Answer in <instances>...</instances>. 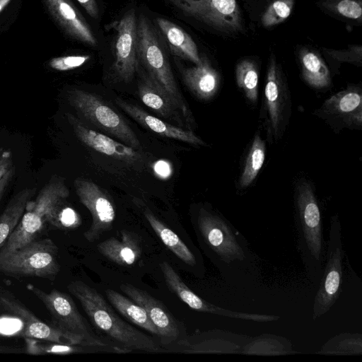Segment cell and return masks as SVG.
Wrapping results in <instances>:
<instances>
[{"instance_id":"cell-1","label":"cell","mask_w":362,"mask_h":362,"mask_svg":"<svg viewBox=\"0 0 362 362\" xmlns=\"http://www.w3.org/2000/svg\"><path fill=\"white\" fill-rule=\"evenodd\" d=\"M197 226L206 251L230 285L245 288L259 282L261 259L229 221L214 210L201 207Z\"/></svg>"},{"instance_id":"cell-2","label":"cell","mask_w":362,"mask_h":362,"mask_svg":"<svg viewBox=\"0 0 362 362\" xmlns=\"http://www.w3.org/2000/svg\"><path fill=\"white\" fill-rule=\"evenodd\" d=\"M296 245L308 280L318 284L322 274L327 243L321 211L313 185L299 180L294 193Z\"/></svg>"},{"instance_id":"cell-3","label":"cell","mask_w":362,"mask_h":362,"mask_svg":"<svg viewBox=\"0 0 362 362\" xmlns=\"http://www.w3.org/2000/svg\"><path fill=\"white\" fill-rule=\"evenodd\" d=\"M67 288L80 302L95 327L119 344L122 351L162 350L151 337L122 320L95 288L78 280L71 281Z\"/></svg>"},{"instance_id":"cell-4","label":"cell","mask_w":362,"mask_h":362,"mask_svg":"<svg viewBox=\"0 0 362 362\" xmlns=\"http://www.w3.org/2000/svg\"><path fill=\"white\" fill-rule=\"evenodd\" d=\"M69 195L64 179L52 176L35 200L28 202L18 226L1 248L0 256L35 240L47 222L60 228L59 215Z\"/></svg>"},{"instance_id":"cell-5","label":"cell","mask_w":362,"mask_h":362,"mask_svg":"<svg viewBox=\"0 0 362 362\" xmlns=\"http://www.w3.org/2000/svg\"><path fill=\"white\" fill-rule=\"evenodd\" d=\"M137 56L148 74L180 110L190 127L194 123L192 114L177 86L158 35L148 19L143 14L137 21Z\"/></svg>"},{"instance_id":"cell-6","label":"cell","mask_w":362,"mask_h":362,"mask_svg":"<svg viewBox=\"0 0 362 362\" xmlns=\"http://www.w3.org/2000/svg\"><path fill=\"white\" fill-rule=\"evenodd\" d=\"M27 288L44 304L52 317V325L66 334L74 345L109 346L93 333L69 295L57 290L45 292L33 285Z\"/></svg>"},{"instance_id":"cell-7","label":"cell","mask_w":362,"mask_h":362,"mask_svg":"<svg viewBox=\"0 0 362 362\" xmlns=\"http://www.w3.org/2000/svg\"><path fill=\"white\" fill-rule=\"evenodd\" d=\"M344 255L341 226L339 216L335 214L330 218L322 274L313 305V320L328 313L339 297L343 278Z\"/></svg>"},{"instance_id":"cell-8","label":"cell","mask_w":362,"mask_h":362,"mask_svg":"<svg viewBox=\"0 0 362 362\" xmlns=\"http://www.w3.org/2000/svg\"><path fill=\"white\" fill-rule=\"evenodd\" d=\"M58 248L49 238L33 240L0 256V272L6 274L54 278L59 272Z\"/></svg>"},{"instance_id":"cell-9","label":"cell","mask_w":362,"mask_h":362,"mask_svg":"<svg viewBox=\"0 0 362 362\" xmlns=\"http://www.w3.org/2000/svg\"><path fill=\"white\" fill-rule=\"evenodd\" d=\"M71 105L78 114L95 127L136 150L141 146L134 132L124 118L94 94L74 89L69 93Z\"/></svg>"},{"instance_id":"cell-10","label":"cell","mask_w":362,"mask_h":362,"mask_svg":"<svg viewBox=\"0 0 362 362\" xmlns=\"http://www.w3.org/2000/svg\"><path fill=\"white\" fill-rule=\"evenodd\" d=\"M264 90L262 117L269 141H279L288 124L291 101L286 78L274 56H271Z\"/></svg>"},{"instance_id":"cell-11","label":"cell","mask_w":362,"mask_h":362,"mask_svg":"<svg viewBox=\"0 0 362 362\" xmlns=\"http://www.w3.org/2000/svg\"><path fill=\"white\" fill-rule=\"evenodd\" d=\"M185 16L221 32L234 33L243 28L236 0H169Z\"/></svg>"},{"instance_id":"cell-12","label":"cell","mask_w":362,"mask_h":362,"mask_svg":"<svg viewBox=\"0 0 362 362\" xmlns=\"http://www.w3.org/2000/svg\"><path fill=\"white\" fill-rule=\"evenodd\" d=\"M335 132L344 129L362 127V89L349 84L346 89L330 96L313 112Z\"/></svg>"},{"instance_id":"cell-13","label":"cell","mask_w":362,"mask_h":362,"mask_svg":"<svg viewBox=\"0 0 362 362\" xmlns=\"http://www.w3.org/2000/svg\"><path fill=\"white\" fill-rule=\"evenodd\" d=\"M160 267L169 289L196 311L256 322H270L280 318L278 315L238 312L214 305L194 293L168 262H163Z\"/></svg>"},{"instance_id":"cell-14","label":"cell","mask_w":362,"mask_h":362,"mask_svg":"<svg viewBox=\"0 0 362 362\" xmlns=\"http://www.w3.org/2000/svg\"><path fill=\"white\" fill-rule=\"evenodd\" d=\"M74 187L80 202L92 216L90 227L84 233V237L88 242H94L112 229L115 218L114 205L100 187L90 180L77 179Z\"/></svg>"},{"instance_id":"cell-15","label":"cell","mask_w":362,"mask_h":362,"mask_svg":"<svg viewBox=\"0 0 362 362\" xmlns=\"http://www.w3.org/2000/svg\"><path fill=\"white\" fill-rule=\"evenodd\" d=\"M114 69L123 81L130 82L137 69V21L135 11H127L115 22Z\"/></svg>"},{"instance_id":"cell-16","label":"cell","mask_w":362,"mask_h":362,"mask_svg":"<svg viewBox=\"0 0 362 362\" xmlns=\"http://www.w3.org/2000/svg\"><path fill=\"white\" fill-rule=\"evenodd\" d=\"M119 288L132 300L146 310L158 329L163 344L168 345L178 339L180 332L176 320L158 300L131 284H122Z\"/></svg>"},{"instance_id":"cell-17","label":"cell","mask_w":362,"mask_h":362,"mask_svg":"<svg viewBox=\"0 0 362 362\" xmlns=\"http://www.w3.org/2000/svg\"><path fill=\"white\" fill-rule=\"evenodd\" d=\"M67 118L78 139L95 151L128 163L141 159L136 149L90 129L71 114H67Z\"/></svg>"},{"instance_id":"cell-18","label":"cell","mask_w":362,"mask_h":362,"mask_svg":"<svg viewBox=\"0 0 362 362\" xmlns=\"http://www.w3.org/2000/svg\"><path fill=\"white\" fill-rule=\"evenodd\" d=\"M54 20L73 39L95 47L96 38L90 25L70 0H43Z\"/></svg>"},{"instance_id":"cell-19","label":"cell","mask_w":362,"mask_h":362,"mask_svg":"<svg viewBox=\"0 0 362 362\" xmlns=\"http://www.w3.org/2000/svg\"><path fill=\"white\" fill-rule=\"evenodd\" d=\"M250 339V337L222 331H210L196 335L193 339H182L177 345L181 350L190 354L241 353L243 346Z\"/></svg>"},{"instance_id":"cell-20","label":"cell","mask_w":362,"mask_h":362,"mask_svg":"<svg viewBox=\"0 0 362 362\" xmlns=\"http://www.w3.org/2000/svg\"><path fill=\"white\" fill-rule=\"evenodd\" d=\"M138 95L141 102L160 117L173 122L179 127L191 130L176 104L147 72L141 74L138 81Z\"/></svg>"},{"instance_id":"cell-21","label":"cell","mask_w":362,"mask_h":362,"mask_svg":"<svg viewBox=\"0 0 362 362\" xmlns=\"http://www.w3.org/2000/svg\"><path fill=\"white\" fill-rule=\"evenodd\" d=\"M116 104L129 117L139 124L160 136L179 140L194 146H206L192 130L185 129L154 117L142 108L129 103L119 98L115 99Z\"/></svg>"},{"instance_id":"cell-22","label":"cell","mask_w":362,"mask_h":362,"mask_svg":"<svg viewBox=\"0 0 362 362\" xmlns=\"http://www.w3.org/2000/svg\"><path fill=\"white\" fill-rule=\"evenodd\" d=\"M182 79L188 89L199 99L207 100L217 93L220 75L206 56L200 55V62L183 69Z\"/></svg>"},{"instance_id":"cell-23","label":"cell","mask_w":362,"mask_h":362,"mask_svg":"<svg viewBox=\"0 0 362 362\" xmlns=\"http://www.w3.org/2000/svg\"><path fill=\"white\" fill-rule=\"evenodd\" d=\"M4 306L16 313L23 322V335L27 338L74 345L70 338L53 325H48L35 317L15 300L2 298Z\"/></svg>"},{"instance_id":"cell-24","label":"cell","mask_w":362,"mask_h":362,"mask_svg":"<svg viewBox=\"0 0 362 362\" xmlns=\"http://www.w3.org/2000/svg\"><path fill=\"white\" fill-rule=\"evenodd\" d=\"M121 240L115 237L97 245L98 250L105 257L122 266L134 264L141 257V247L139 237L133 232L122 230Z\"/></svg>"},{"instance_id":"cell-25","label":"cell","mask_w":362,"mask_h":362,"mask_svg":"<svg viewBox=\"0 0 362 362\" xmlns=\"http://www.w3.org/2000/svg\"><path fill=\"white\" fill-rule=\"evenodd\" d=\"M156 23L175 56L190 61L194 64L200 62L197 45L187 33L165 18H158Z\"/></svg>"},{"instance_id":"cell-26","label":"cell","mask_w":362,"mask_h":362,"mask_svg":"<svg viewBox=\"0 0 362 362\" xmlns=\"http://www.w3.org/2000/svg\"><path fill=\"white\" fill-rule=\"evenodd\" d=\"M35 191V188L21 189L11 199L0 216V250L18 226Z\"/></svg>"},{"instance_id":"cell-27","label":"cell","mask_w":362,"mask_h":362,"mask_svg":"<svg viewBox=\"0 0 362 362\" xmlns=\"http://www.w3.org/2000/svg\"><path fill=\"white\" fill-rule=\"evenodd\" d=\"M144 215L163 244L182 262L191 267L197 264L195 255L179 236L160 221L148 209Z\"/></svg>"},{"instance_id":"cell-28","label":"cell","mask_w":362,"mask_h":362,"mask_svg":"<svg viewBox=\"0 0 362 362\" xmlns=\"http://www.w3.org/2000/svg\"><path fill=\"white\" fill-rule=\"evenodd\" d=\"M301 75L312 88L323 89L331 84V75L325 61L317 52L304 49L300 55Z\"/></svg>"},{"instance_id":"cell-29","label":"cell","mask_w":362,"mask_h":362,"mask_svg":"<svg viewBox=\"0 0 362 362\" xmlns=\"http://www.w3.org/2000/svg\"><path fill=\"white\" fill-rule=\"evenodd\" d=\"M105 295L112 306L124 317L136 325L159 337L158 329L141 306L112 289H107Z\"/></svg>"},{"instance_id":"cell-30","label":"cell","mask_w":362,"mask_h":362,"mask_svg":"<svg viewBox=\"0 0 362 362\" xmlns=\"http://www.w3.org/2000/svg\"><path fill=\"white\" fill-rule=\"evenodd\" d=\"M241 353L258 356H281L294 353L291 342L273 334H262L250 339L243 346Z\"/></svg>"},{"instance_id":"cell-31","label":"cell","mask_w":362,"mask_h":362,"mask_svg":"<svg viewBox=\"0 0 362 362\" xmlns=\"http://www.w3.org/2000/svg\"><path fill=\"white\" fill-rule=\"evenodd\" d=\"M266 158V145L262 137L257 134L245 157L241 171L238 186L245 189L250 187L256 179Z\"/></svg>"},{"instance_id":"cell-32","label":"cell","mask_w":362,"mask_h":362,"mask_svg":"<svg viewBox=\"0 0 362 362\" xmlns=\"http://www.w3.org/2000/svg\"><path fill=\"white\" fill-rule=\"evenodd\" d=\"M235 78L238 88L252 104L258 98L259 72L255 62L243 59L237 64Z\"/></svg>"},{"instance_id":"cell-33","label":"cell","mask_w":362,"mask_h":362,"mask_svg":"<svg viewBox=\"0 0 362 362\" xmlns=\"http://www.w3.org/2000/svg\"><path fill=\"white\" fill-rule=\"evenodd\" d=\"M318 354L328 355H361L362 336L358 333H341L329 340Z\"/></svg>"},{"instance_id":"cell-34","label":"cell","mask_w":362,"mask_h":362,"mask_svg":"<svg viewBox=\"0 0 362 362\" xmlns=\"http://www.w3.org/2000/svg\"><path fill=\"white\" fill-rule=\"evenodd\" d=\"M295 0H276L264 13L262 22L265 28H269L284 22L291 15Z\"/></svg>"},{"instance_id":"cell-35","label":"cell","mask_w":362,"mask_h":362,"mask_svg":"<svg viewBox=\"0 0 362 362\" xmlns=\"http://www.w3.org/2000/svg\"><path fill=\"white\" fill-rule=\"evenodd\" d=\"M324 7L346 18L361 21V0H325Z\"/></svg>"},{"instance_id":"cell-36","label":"cell","mask_w":362,"mask_h":362,"mask_svg":"<svg viewBox=\"0 0 362 362\" xmlns=\"http://www.w3.org/2000/svg\"><path fill=\"white\" fill-rule=\"evenodd\" d=\"M28 351L33 354H69L81 350L76 345L63 344L59 343L50 342L45 344L37 343L34 339L27 338Z\"/></svg>"},{"instance_id":"cell-37","label":"cell","mask_w":362,"mask_h":362,"mask_svg":"<svg viewBox=\"0 0 362 362\" xmlns=\"http://www.w3.org/2000/svg\"><path fill=\"white\" fill-rule=\"evenodd\" d=\"M90 59L89 55H71L51 59L48 65L52 69L65 71L78 68Z\"/></svg>"},{"instance_id":"cell-38","label":"cell","mask_w":362,"mask_h":362,"mask_svg":"<svg viewBox=\"0 0 362 362\" xmlns=\"http://www.w3.org/2000/svg\"><path fill=\"white\" fill-rule=\"evenodd\" d=\"M326 52L340 62H345L358 66L362 63V47L360 45L349 46L346 50L326 49Z\"/></svg>"},{"instance_id":"cell-39","label":"cell","mask_w":362,"mask_h":362,"mask_svg":"<svg viewBox=\"0 0 362 362\" xmlns=\"http://www.w3.org/2000/svg\"><path fill=\"white\" fill-rule=\"evenodd\" d=\"M59 222L60 228H74L81 224V218L74 209L66 207L61 210L59 215Z\"/></svg>"},{"instance_id":"cell-40","label":"cell","mask_w":362,"mask_h":362,"mask_svg":"<svg viewBox=\"0 0 362 362\" xmlns=\"http://www.w3.org/2000/svg\"><path fill=\"white\" fill-rule=\"evenodd\" d=\"M13 166V156L10 151L0 149V179Z\"/></svg>"},{"instance_id":"cell-41","label":"cell","mask_w":362,"mask_h":362,"mask_svg":"<svg viewBox=\"0 0 362 362\" xmlns=\"http://www.w3.org/2000/svg\"><path fill=\"white\" fill-rule=\"evenodd\" d=\"M88 15L94 18L98 16V8L95 0H77Z\"/></svg>"},{"instance_id":"cell-42","label":"cell","mask_w":362,"mask_h":362,"mask_svg":"<svg viewBox=\"0 0 362 362\" xmlns=\"http://www.w3.org/2000/svg\"><path fill=\"white\" fill-rule=\"evenodd\" d=\"M14 173L15 168L13 166L0 179V201Z\"/></svg>"},{"instance_id":"cell-43","label":"cell","mask_w":362,"mask_h":362,"mask_svg":"<svg viewBox=\"0 0 362 362\" xmlns=\"http://www.w3.org/2000/svg\"><path fill=\"white\" fill-rule=\"evenodd\" d=\"M155 171L161 177H167L170 173V168L165 161H158L155 165Z\"/></svg>"},{"instance_id":"cell-44","label":"cell","mask_w":362,"mask_h":362,"mask_svg":"<svg viewBox=\"0 0 362 362\" xmlns=\"http://www.w3.org/2000/svg\"><path fill=\"white\" fill-rule=\"evenodd\" d=\"M11 0H0V13L9 4Z\"/></svg>"}]
</instances>
